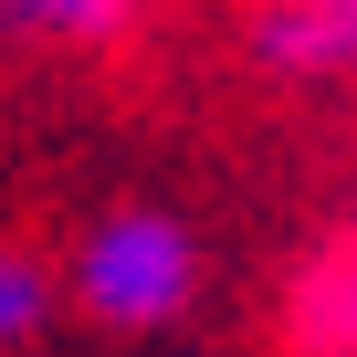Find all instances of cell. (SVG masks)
<instances>
[{
	"mask_svg": "<svg viewBox=\"0 0 357 357\" xmlns=\"http://www.w3.org/2000/svg\"><path fill=\"white\" fill-rule=\"evenodd\" d=\"M11 11V32L22 43H53V53H105V43H126L137 32V11L147 0H0Z\"/></svg>",
	"mask_w": 357,
	"mask_h": 357,
	"instance_id": "277c9868",
	"label": "cell"
},
{
	"mask_svg": "<svg viewBox=\"0 0 357 357\" xmlns=\"http://www.w3.org/2000/svg\"><path fill=\"white\" fill-rule=\"evenodd\" d=\"M242 53H252V74H284V84H347L357 74V22L315 11V0H252Z\"/></svg>",
	"mask_w": 357,
	"mask_h": 357,
	"instance_id": "3957f363",
	"label": "cell"
},
{
	"mask_svg": "<svg viewBox=\"0 0 357 357\" xmlns=\"http://www.w3.org/2000/svg\"><path fill=\"white\" fill-rule=\"evenodd\" d=\"M273 347L284 357H357V211L326 221L273 294Z\"/></svg>",
	"mask_w": 357,
	"mask_h": 357,
	"instance_id": "7a4b0ae2",
	"label": "cell"
},
{
	"mask_svg": "<svg viewBox=\"0 0 357 357\" xmlns=\"http://www.w3.org/2000/svg\"><path fill=\"white\" fill-rule=\"evenodd\" d=\"M200 273H211V252H200V231L178 221L168 200H116V211H95V221L74 231V252H63V294H74V315L105 326V336L178 326V315L200 305Z\"/></svg>",
	"mask_w": 357,
	"mask_h": 357,
	"instance_id": "6da1fadb",
	"label": "cell"
},
{
	"mask_svg": "<svg viewBox=\"0 0 357 357\" xmlns=\"http://www.w3.org/2000/svg\"><path fill=\"white\" fill-rule=\"evenodd\" d=\"M315 11H347V22H357V0H315Z\"/></svg>",
	"mask_w": 357,
	"mask_h": 357,
	"instance_id": "8992f818",
	"label": "cell"
},
{
	"mask_svg": "<svg viewBox=\"0 0 357 357\" xmlns=\"http://www.w3.org/2000/svg\"><path fill=\"white\" fill-rule=\"evenodd\" d=\"M63 305H74V294H63V263H53V252H32V242L0 252V347H32Z\"/></svg>",
	"mask_w": 357,
	"mask_h": 357,
	"instance_id": "5b68a950",
	"label": "cell"
}]
</instances>
